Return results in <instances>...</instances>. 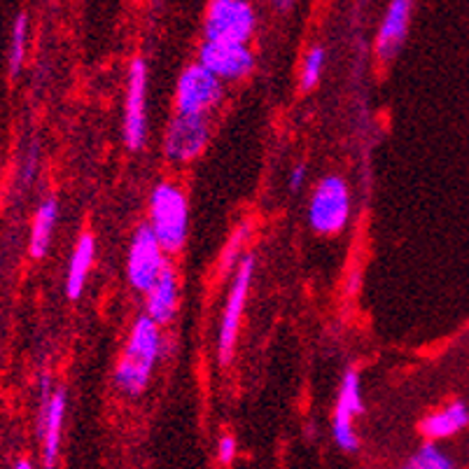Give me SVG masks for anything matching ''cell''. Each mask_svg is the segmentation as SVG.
Segmentation results:
<instances>
[{"label": "cell", "mask_w": 469, "mask_h": 469, "mask_svg": "<svg viewBox=\"0 0 469 469\" xmlns=\"http://www.w3.org/2000/svg\"><path fill=\"white\" fill-rule=\"evenodd\" d=\"M161 353V334L159 325L149 320L148 315H140L131 329L129 344L117 365L115 381L126 395L138 397L143 395L149 383L152 369Z\"/></svg>", "instance_id": "obj_1"}, {"label": "cell", "mask_w": 469, "mask_h": 469, "mask_svg": "<svg viewBox=\"0 0 469 469\" xmlns=\"http://www.w3.org/2000/svg\"><path fill=\"white\" fill-rule=\"evenodd\" d=\"M149 230L157 236L164 252H177L185 246L189 227L187 199L176 185L161 183L149 201Z\"/></svg>", "instance_id": "obj_2"}, {"label": "cell", "mask_w": 469, "mask_h": 469, "mask_svg": "<svg viewBox=\"0 0 469 469\" xmlns=\"http://www.w3.org/2000/svg\"><path fill=\"white\" fill-rule=\"evenodd\" d=\"M255 10L246 0H212L206 12L203 35L208 42L248 45L255 33Z\"/></svg>", "instance_id": "obj_3"}, {"label": "cell", "mask_w": 469, "mask_h": 469, "mask_svg": "<svg viewBox=\"0 0 469 469\" xmlns=\"http://www.w3.org/2000/svg\"><path fill=\"white\" fill-rule=\"evenodd\" d=\"M350 218L348 185L338 176L322 177L309 206V222L318 234H338Z\"/></svg>", "instance_id": "obj_4"}, {"label": "cell", "mask_w": 469, "mask_h": 469, "mask_svg": "<svg viewBox=\"0 0 469 469\" xmlns=\"http://www.w3.org/2000/svg\"><path fill=\"white\" fill-rule=\"evenodd\" d=\"M252 275H255V255H246V257L239 262V266H236L230 299H227L222 322H220L218 357L222 365H230L231 355H234L236 338H239L240 329V318H243V309H246V299L248 290H250Z\"/></svg>", "instance_id": "obj_5"}, {"label": "cell", "mask_w": 469, "mask_h": 469, "mask_svg": "<svg viewBox=\"0 0 469 469\" xmlns=\"http://www.w3.org/2000/svg\"><path fill=\"white\" fill-rule=\"evenodd\" d=\"M222 98V82L208 73L201 63L183 70L176 89L177 115H208Z\"/></svg>", "instance_id": "obj_6"}, {"label": "cell", "mask_w": 469, "mask_h": 469, "mask_svg": "<svg viewBox=\"0 0 469 469\" xmlns=\"http://www.w3.org/2000/svg\"><path fill=\"white\" fill-rule=\"evenodd\" d=\"M164 269H167L164 250H161L157 236L149 230V224L138 227L136 236L131 240V250H129V262H126L129 283L136 287L138 293L148 294L152 285L159 281Z\"/></svg>", "instance_id": "obj_7"}, {"label": "cell", "mask_w": 469, "mask_h": 469, "mask_svg": "<svg viewBox=\"0 0 469 469\" xmlns=\"http://www.w3.org/2000/svg\"><path fill=\"white\" fill-rule=\"evenodd\" d=\"M208 138H211L208 115H177L176 113L164 136V152L171 161L187 164L206 149Z\"/></svg>", "instance_id": "obj_8"}, {"label": "cell", "mask_w": 469, "mask_h": 469, "mask_svg": "<svg viewBox=\"0 0 469 469\" xmlns=\"http://www.w3.org/2000/svg\"><path fill=\"white\" fill-rule=\"evenodd\" d=\"M148 66L143 59H136L129 70L124 108V143L129 149H140L148 136Z\"/></svg>", "instance_id": "obj_9"}, {"label": "cell", "mask_w": 469, "mask_h": 469, "mask_svg": "<svg viewBox=\"0 0 469 469\" xmlns=\"http://www.w3.org/2000/svg\"><path fill=\"white\" fill-rule=\"evenodd\" d=\"M66 416V390L52 392V376L42 374L41 378V437H42V463L45 469L57 467L59 446H61V425Z\"/></svg>", "instance_id": "obj_10"}, {"label": "cell", "mask_w": 469, "mask_h": 469, "mask_svg": "<svg viewBox=\"0 0 469 469\" xmlns=\"http://www.w3.org/2000/svg\"><path fill=\"white\" fill-rule=\"evenodd\" d=\"M365 411V401H362L360 392V374L357 372H346L344 381H341V390H338L337 409H334V420H332V435L334 441L338 444L341 451H357L360 448V441L355 435L353 420L360 413Z\"/></svg>", "instance_id": "obj_11"}, {"label": "cell", "mask_w": 469, "mask_h": 469, "mask_svg": "<svg viewBox=\"0 0 469 469\" xmlns=\"http://www.w3.org/2000/svg\"><path fill=\"white\" fill-rule=\"evenodd\" d=\"M199 63L208 73L222 80H240L255 68V57L248 45L234 42H208L203 41L199 50Z\"/></svg>", "instance_id": "obj_12"}, {"label": "cell", "mask_w": 469, "mask_h": 469, "mask_svg": "<svg viewBox=\"0 0 469 469\" xmlns=\"http://www.w3.org/2000/svg\"><path fill=\"white\" fill-rule=\"evenodd\" d=\"M411 10L413 5L409 0H392L385 10V17L381 22L376 38V52L381 59H392L400 47L404 45L409 35V26H411Z\"/></svg>", "instance_id": "obj_13"}, {"label": "cell", "mask_w": 469, "mask_h": 469, "mask_svg": "<svg viewBox=\"0 0 469 469\" xmlns=\"http://www.w3.org/2000/svg\"><path fill=\"white\" fill-rule=\"evenodd\" d=\"M467 425H469L467 404H463V401H453V404H448L446 409H441V411L429 413L428 418H423L420 432H423L429 441H439L458 435L460 429H464Z\"/></svg>", "instance_id": "obj_14"}, {"label": "cell", "mask_w": 469, "mask_h": 469, "mask_svg": "<svg viewBox=\"0 0 469 469\" xmlns=\"http://www.w3.org/2000/svg\"><path fill=\"white\" fill-rule=\"evenodd\" d=\"M177 309V278L171 269H164L159 281L148 293V318L157 325L173 320Z\"/></svg>", "instance_id": "obj_15"}, {"label": "cell", "mask_w": 469, "mask_h": 469, "mask_svg": "<svg viewBox=\"0 0 469 469\" xmlns=\"http://www.w3.org/2000/svg\"><path fill=\"white\" fill-rule=\"evenodd\" d=\"M94 255H96L94 236L82 234L73 250V257H70L68 275H66V294H68V299H80L82 290L86 285V275L92 271Z\"/></svg>", "instance_id": "obj_16"}, {"label": "cell", "mask_w": 469, "mask_h": 469, "mask_svg": "<svg viewBox=\"0 0 469 469\" xmlns=\"http://www.w3.org/2000/svg\"><path fill=\"white\" fill-rule=\"evenodd\" d=\"M59 218V206L57 199H45L35 212L33 227H31V243L29 252L33 259H42L45 252L50 250V243H52L54 227H57Z\"/></svg>", "instance_id": "obj_17"}, {"label": "cell", "mask_w": 469, "mask_h": 469, "mask_svg": "<svg viewBox=\"0 0 469 469\" xmlns=\"http://www.w3.org/2000/svg\"><path fill=\"white\" fill-rule=\"evenodd\" d=\"M404 469H455L451 455L441 451L435 444H423L413 453L409 463L404 464Z\"/></svg>", "instance_id": "obj_18"}, {"label": "cell", "mask_w": 469, "mask_h": 469, "mask_svg": "<svg viewBox=\"0 0 469 469\" xmlns=\"http://www.w3.org/2000/svg\"><path fill=\"white\" fill-rule=\"evenodd\" d=\"M26 38H29V17L19 12L14 23H12V38H10V73L17 75L23 66L26 57Z\"/></svg>", "instance_id": "obj_19"}, {"label": "cell", "mask_w": 469, "mask_h": 469, "mask_svg": "<svg viewBox=\"0 0 469 469\" xmlns=\"http://www.w3.org/2000/svg\"><path fill=\"white\" fill-rule=\"evenodd\" d=\"M322 68H325V50L322 47H311L302 68V89H313L320 82Z\"/></svg>", "instance_id": "obj_20"}, {"label": "cell", "mask_w": 469, "mask_h": 469, "mask_svg": "<svg viewBox=\"0 0 469 469\" xmlns=\"http://www.w3.org/2000/svg\"><path fill=\"white\" fill-rule=\"evenodd\" d=\"M248 234H250V227H248V224H243V227H239V231H234V236H231L230 243L224 246V250H222V274H230L231 269H236V259H239L240 248H243V243H246Z\"/></svg>", "instance_id": "obj_21"}, {"label": "cell", "mask_w": 469, "mask_h": 469, "mask_svg": "<svg viewBox=\"0 0 469 469\" xmlns=\"http://www.w3.org/2000/svg\"><path fill=\"white\" fill-rule=\"evenodd\" d=\"M218 458L222 464H230L236 458V439L230 435H224L218 444Z\"/></svg>", "instance_id": "obj_22"}, {"label": "cell", "mask_w": 469, "mask_h": 469, "mask_svg": "<svg viewBox=\"0 0 469 469\" xmlns=\"http://www.w3.org/2000/svg\"><path fill=\"white\" fill-rule=\"evenodd\" d=\"M303 183H306V167H303V164H297V167L290 171V189H293V192H299V189L303 187Z\"/></svg>", "instance_id": "obj_23"}, {"label": "cell", "mask_w": 469, "mask_h": 469, "mask_svg": "<svg viewBox=\"0 0 469 469\" xmlns=\"http://www.w3.org/2000/svg\"><path fill=\"white\" fill-rule=\"evenodd\" d=\"M14 469H33V464H31L29 460H19V463L14 464Z\"/></svg>", "instance_id": "obj_24"}]
</instances>
